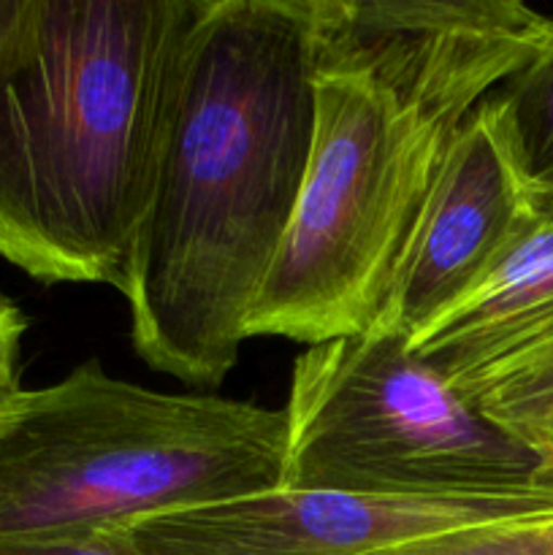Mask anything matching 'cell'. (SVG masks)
<instances>
[{"label": "cell", "mask_w": 553, "mask_h": 555, "mask_svg": "<svg viewBox=\"0 0 553 555\" xmlns=\"http://www.w3.org/2000/svg\"><path fill=\"white\" fill-rule=\"evenodd\" d=\"M314 122L307 0H198L117 291L157 372L217 388L276 258Z\"/></svg>", "instance_id": "6da1fadb"}, {"label": "cell", "mask_w": 553, "mask_h": 555, "mask_svg": "<svg viewBox=\"0 0 553 555\" xmlns=\"http://www.w3.org/2000/svg\"><path fill=\"white\" fill-rule=\"evenodd\" d=\"M198 0H20L0 41V258L119 287Z\"/></svg>", "instance_id": "7a4b0ae2"}, {"label": "cell", "mask_w": 553, "mask_h": 555, "mask_svg": "<svg viewBox=\"0 0 553 555\" xmlns=\"http://www.w3.org/2000/svg\"><path fill=\"white\" fill-rule=\"evenodd\" d=\"M282 466V410L152 390L87 361L0 404V540L119 531L274 491Z\"/></svg>", "instance_id": "3957f363"}, {"label": "cell", "mask_w": 553, "mask_h": 555, "mask_svg": "<svg viewBox=\"0 0 553 555\" xmlns=\"http://www.w3.org/2000/svg\"><path fill=\"white\" fill-rule=\"evenodd\" d=\"M307 173L247 339L304 347L374 325L461 125L352 68H312Z\"/></svg>", "instance_id": "277c9868"}, {"label": "cell", "mask_w": 553, "mask_h": 555, "mask_svg": "<svg viewBox=\"0 0 553 555\" xmlns=\"http://www.w3.org/2000/svg\"><path fill=\"white\" fill-rule=\"evenodd\" d=\"M280 488L377 499L553 493L540 455L488 421L399 331L307 347L293 361Z\"/></svg>", "instance_id": "5b68a950"}, {"label": "cell", "mask_w": 553, "mask_h": 555, "mask_svg": "<svg viewBox=\"0 0 553 555\" xmlns=\"http://www.w3.org/2000/svg\"><path fill=\"white\" fill-rule=\"evenodd\" d=\"M312 68H352L461 125L553 47L520 0H307Z\"/></svg>", "instance_id": "8992f818"}, {"label": "cell", "mask_w": 553, "mask_h": 555, "mask_svg": "<svg viewBox=\"0 0 553 555\" xmlns=\"http://www.w3.org/2000/svg\"><path fill=\"white\" fill-rule=\"evenodd\" d=\"M542 211L504 92H493L450 141L374 323L415 339L470 293Z\"/></svg>", "instance_id": "52a82bcc"}, {"label": "cell", "mask_w": 553, "mask_h": 555, "mask_svg": "<svg viewBox=\"0 0 553 555\" xmlns=\"http://www.w3.org/2000/svg\"><path fill=\"white\" fill-rule=\"evenodd\" d=\"M553 513V493L377 499L274 491L177 509L119 529L139 555H363L412 537Z\"/></svg>", "instance_id": "ba28073f"}, {"label": "cell", "mask_w": 553, "mask_h": 555, "mask_svg": "<svg viewBox=\"0 0 553 555\" xmlns=\"http://www.w3.org/2000/svg\"><path fill=\"white\" fill-rule=\"evenodd\" d=\"M410 347L464 399L553 369V190L529 231Z\"/></svg>", "instance_id": "9c48e42d"}, {"label": "cell", "mask_w": 553, "mask_h": 555, "mask_svg": "<svg viewBox=\"0 0 553 555\" xmlns=\"http://www.w3.org/2000/svg\"><path fill=\"white\" fill-rule=\"evenodd\" d=\"M363 555H553V513L412 537Z\"/></svg>", "instance_id": "30bf717a"}, {"label": "cell", "mask_w": 553, "mask_h": 555, "mask_svg": "<svg viewBox=\"0 0 553 555\" xmlns=\"http://www.w3.org/2000/svg\"><path fill=\"white\" fill-rule=\"evenodd\" d=\"M529 177L553 190V47L502 87Z\"/></svg>", "instance_id": "8fae6325"}, {"label": "cell", "mask_w": 553, "mask_h": 555, "mask_svg": "<svg viewBox=\"0 0 553 555\" xmlns=\"http://www.w3.org/2000/svg\"><path fill=\"white\" fill-rule=\"evenodd\" d=\"M466 401L537 455L553 442V369L491 385Z\"/></svg>", "instance_id": "7c38bea8"}, {"label": "cell", "mask_w": 553, "mask_h": 555, "mask_svg": "<svg viewBox=\"0 0 553 555\" xmlns=\"http://www.w3.org/2000/svg\"><path fill=\"white\" fill-rule=\"evenodd\" d=\"M0 555H139L119 531L0 540Z\"/></svg>", "instance_id": "4fadbf2b"}, {"label": "cell", "mask_w": 553, "mask_h": 555, "mask_svg": "<svg viewBox=\"0 0 553 555\" xmlns=\"http://www.w3.org/2000/svg\"><path fill=\"white\" fill-rule=\"evenodd\" d=\"M25 328V314L0 293V404L20 390V347Z\"/></svg>", "instance_id": "5bb4252c"}, {"label": "cell", "mask_w": 553, "mask_h": 555, "mask_svg": "<svg viewBox=\"0 0 553 555\" xmlns=\"http://www.w3.org/2000/svg\"><path fill=\"white\" fill-rule=\"evenodd\" d=\"M540 459H542V464L548 466V472H551V475H553V442L548 444L545 450H542V453H540Z\"/></svg>", "instance_id": "9a60e30c"}]
</instances>
